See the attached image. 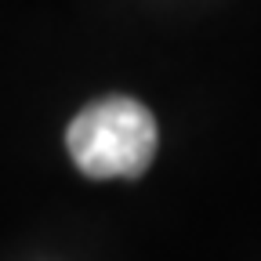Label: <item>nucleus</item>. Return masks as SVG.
Wrapping results in <instances>:
<instances>
[{"instance_id": "nucleus-1", "label": "nucleus", "mask_w": 261, "mask_h": 261, "mask_svg": "<svg viewBox=\"0 0 261 261\" xmlns=\"http://www.w3.org/2000/svg\"><path fill=\"white\" fill-rule=\"evenodd\" d=\"M73 163L87 178H142L156 156L160 135L152 113L135 98H98L65 130Z\"/></svg>"}]
</instances>
